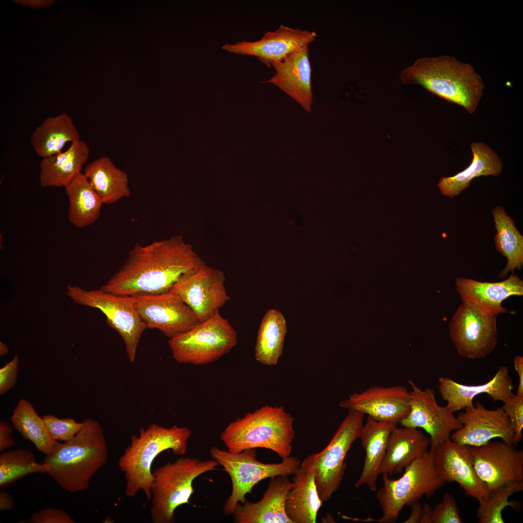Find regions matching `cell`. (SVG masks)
Wrapping results in <instances>:
<instances>
[{
    "mask_svg": "<svg viewBox=\"0 0 523 523\" xmlns=\"http://www.w3.org/2000/svg\"><path fill=\"white\" fill-rule=\"evenodd\" d=\"M19 358L15 355L0 369V394L2 395L15 385L18 371Z\"/></svg>",
    "mask_w": 523,
    "mask_h": 523,
    "instance_id": "42",
    "label": "cell"
},
{
    "mask_svg": "<svg viewBox=\"0 0 523 523\" xmlns=\"http://www.w3.org/2000/svg\"><path fill=\"white\" fill-rule=\"evenodd\" d=\"M434 468L445 482H457L465 494L478 502L489 493L484 483L477 477L464 446L449 439L432 452Z\"/></svg>",
    "mask_w": 523,
    "mask_h": 523,
    "instance_id": "21",
    "label": "cell"
},
{
    "mask_svg": "<svg viewBox=\"0 0 523 523\" xmlns=\"http://www.w3.org/2000/svg\"><path fill=\"white\" fill-rule=\"evenodd\" d=\"M474 470L489 491L523 482V451L503 441L480 446H464Z\"/></svg>",
    "mask_w": 523,
    "mask_h": 523,
    "instance_id": "13",
    "label": "cell"
},
{
    "mask_svg": "<svg viewBox=\"0 0 523 523\" xmlns=\"http://www.w3.org/2000/svg\"><path fill=\"white\" fill-rule=\"evenodd\" d=\"M382 475L383 486L377 490L376 498L381 508L382 516L378 519L368 517L359 520L379 523H395L405 506L411 507L424 495L431 498L446 483L436 472L433 453L428 450L407 466L399 478L392 479L387 474Z\"/></svg>",
    "mask_w": 523,
    "mask_h": 523,
    "instance_id": "7",
    "label": "cell"
},
{
    "mask_svg": "<svg viewBox=\"0 0 523 523\" xmlns=\"http://www.w3.org/2000/svg\"><path fill=\"white\" fill-rule=\"evenodd\" d=\"M210 453L231 478V493L223 508L226 515L232 514L237 505L246 500V495L251 493L260 481L279 476L293 475L301 463L299 459L291 456L279 463H263L257 460L256 448L234 453L212 446Z\"/></svg>",
    "mask_w": 523,
    "mask_h": 523,
    "instance_id": "8",
    "label": "cell"
},
{
    "mask_svg": "<svg viewBox=\"0 0 523 523\" xmlns=\"http://www.w3.org/2000/svg\"><path fill=\"white\" fill-rule=\"evenodd\" d=\"M286 332V323L282 313L276 309H268L258 330L256 359L264 365H276L282 353Z\"/></svg>",
    "mask_w": 523,
    "mask_h": 523,
    "instance_id": "34",
    "label": "cell"
},
{
    "mask_svg": "<svg viewBox=\"0 0 523 523\" xmlns=\"http://www.w3.org/2000/svg\"><path fill=\"white\" fill-rule=\"evenodd\" d=\"M14 506V498L7 491L1 490L0 491V510L9 511Z\"/></svg>",
    "mask_w": 523,
    "mask_h": 523,
    "instance_id": "45",
    "label": "cell"
},
{
    "mask_svg": "<svg viewBox=\"0 0 523 523\" xmlns=\"http://www.w3.org/2000/svg\"><path fill=\"white\" fill-rule=\"evenodd\" d=\"M294 419L282 406L266 405L229 423L220 438L231 452L264 448L285 458L292 450Z\"/></svg>",
    "mask_w": 523,
    "mask_h": 523,
    "instance_id": "5",
    "label": "cell"
},
{
    "mask_svg": "<svg viewBox=\"0 0 523 523\" xmlns=\"http://www.w3.org/2000/svg\"><path fill=\"white\" fill-rule=\"evenodd\" d=\"M69 201L68 217L75 227L93 224L100 216L103 203L84 173L77 175L65 187Z\"/></svg>",
    "mask_w": 523,
    "mask_h": 523,
    "instance_id": "33",
    "label": "cell"
},
{
    "mask_svg": "<svg viewBox=\"0 0 523 523\" xmlns=\"http://www.w3.org/2000/svg\"><path fill=\"white\" fill-rule=\"evenodd\" d=\"M502 407L514 431L516 446L523 437V396L513 395Z\"/></svg>",
    "mask_w": 523,
    "mask_h": 523,
    "instance_id": "40",
    "label": "cell"
},
{
    "mask_svg": "<svg viewBox=\"0 0 523 523\" xmlns=\"http://www.w3.org/2000/svg\"><path fill=\"white\" fill-rule=\"evenodd\" d=\"M455 286L462 303L488 316L509 312L502 302L511 296L523 295V281L514 273L495 282L456 277Z\"/></svg>",
    "mask_w": 523,
    "mask_h": 523,
    "instance_id": "20",
    "label": "cell"
},
{
    "mask_svg": "<svg viewBox=\"0 0 523 523\" xmlns=\"http://www.w3.org/2000/svg\"><path fill=\"white\" fill-rule=\"evenodd\" d=\"M11 421L13 428L25 439L31 441L40 452L47 455L53 450L58 441L52 438L43 418L38 415L33 406L27 400L21 399L18 401Z\"/></svg>",
    "mask_w": 523,
    "mask_h": 523,
    "instance_id": "35",
    "label": "cell"
},
{
    "mask_svg": "<svg viewBox=\"0 0 523 523\" xmlns=\"http://www.w3.org/2000/svg\"><path fill=\"white\" fill-rule=\"evenodd\" d=\"M400 78L404 84L419 85L470 113L475 111L484 89L472 65L449 56L419 59L402 71Z\"/></svg>",
    "mask_w": 523,
    "mask_h": 523,
    "instance_id": "3",
    "label": "cell"
},
{
    "mask_svg": "<svg viewBox=\"0 0 523 523\" xmlns=\"http://www.w3.org/2000/svg\"><path fill=\"white\" fill-rule=\"evenodd\" d=\"M513 362L514 369L519 376V385L516 395L523 396V357L520 355H516Z\"/></svg>",
    "mask_w": 523,
    "mask_h": 523,
    "instance_id": "44",
    "label": "cell"
},
{
    "mask_svg": "<svg viewBox=\"0 0 523 523\" xmlns=\"http://www.w3.org/2000/svg\"><path fill=\"white\" fill-rule=\"evenodd\" d=\"M46 464L36 461L31 451L17 449L3 451L0 455V487L3 488L28 475L47 473Z\"/></svg>",
    "mask_w": 523,
    "mask_h": 523,
    "instance_id": "36",
    "label": "cell"
},
{
    "mask_svg": "<svg viewBox=\"0 0 523 523\" xmlns=\"http://www.w3.org/2000/svg\"><path fill=\"white\" fill-rule=\"evenodd\" d=\"M67 294L77 304L98 308L107 317V323L123 339L128 357L135 360L137 347L147 328L142 320L131 296L117 295L101 290L87 291L68 286Z\"/></svg>",
    "mask_w": 523,
    "mask_h": 523,
    "instance_id": "10",
    "label": "cell"
},
{
    "mask_svg": "<svg viewBox=\"0 0 523 523\" xmlns=\"http://www.w3.org/2000/svg\"><path fill=\"white\" fill-rule=\"evenodd\" d=\"M83 173L104 204H112L130 196L127 173L118 168L107 156H102L88 164Z\"/></svg>",
    "mask_w": 523,
    "mask_h": 523,
    "instance_id": "30",
    "label": "cell"
},
{
    "mask_svg": "<svg viewBox=\"0 0 523 523\" xmlns=\"http://www.w3.org/2000/svg\"><path fill=\"white\" fill-rule=\"evenodd\" d=\"M317 34L314 31L293 29L283 25L273 31H267L253 42L239 41L225 44L222 49L237 55L256 57L266 66L281 61L288 55L314 42Z\"/></svg>",
    "mask_w": 523,
    "mask_h": 523,
    "instance_id": "19",
    "label": "cell"
},
{
    "mask_svg": "<svg viewBox=\"0 0 523 523\" xmlns=\"http://www.w3.org/2000/svg\"><path fill=\"white\" fill-rule=\"evenodd\" d=\"M47 430L52 438L67 441L73 438L81 430L83 423L71 418H59L53 415L43 416Z\"/></svg>",
    "mask_w": 523,
    "mask_h": 523,
    "instance_id": "38",
    "label": "cell"
},
{
    "mask_svg": "<svg viewBox=\"0 0 523 523\" xmlns=\"http://www.w3.org/2000/svg\"><path fill=\"white\" fill-rule=\"evenodd\" d=\"M90 153L83 141L71 143L69 148L49 157L40 163L39 181L43 187H65L81 173Z\"/></svg>",
    "mask_w": 523,
    "mask_h": 523,
    "instance_id": "29",
    "label": "cell"
},
{
    "mask_svg": "<svg viewBox=\"0 0 523 523\" xmlns=\"http://www.w3.org/2000/svg\"><path fill=\"white\" fill-rule=\"evenodd\" d=\"M497 316L484 315L461 303L448 324L449 336L458 354L469 359H483L497 344Z\"/></svg>",
    "mask_w": 523,
    "mask_h": 523,
    "instance_id": "12",
    "label": "cell"
},
{
    "mask_svg": "<svg viewBox=\"0 0 523 523\" xmlns=\"http://www.w3.org/2000/svg\"><path fill=\"white\" fill-rule=\"evenodd\" d=\"M225 280L223 271L205 264L179 281L170 291L179 296L203 322L219 312L230 300Z\"/></svg>",
    "mask_w": 523,
    "mask_h": 523,
    "instance_id": "16",
    "label": "cell"
},
{
    "mask_svg": "<svg viewBox=\"0 0 523 523\" xmlns=\"http://www.w3.org/2000/svg\"><path fill=\"white\" fill-rule=\"evenodd\" d=\"M408 382L412 388L410 411L400 423L401 426L424 429L430 435V451L432 452L450 439L452 433L461 428L462 424L446 405L437 403L433 389L426 387L422 390L411 380Z\"/></svg>",
    "mask_w": 523,
    "mask_h": 523,
    "instance_id": "14",
    "label": "cell"
},
{
    "mask_svg": "<svg viewBox=\"0 0 523 523\" xmlns=\"http://www.w3.org/2000/svg\"><path fill=\"white\" fill-rule=\"evenodd\" d=\"M237 344L236 330L219 311L169 341L176 362L194 365L215 362L228 354Z\"/></svg>",
    "mask_w": 523,
    "mask_h": 523,
    "instance_id": "9",
    "label": "cell"
},
{
    "mask_svg": "<svg viewBox=\"0 0 523 523\" xmlns=\"http://www.w3.org/2000/svg\"><path fill=\"white\" fill-rule=\"evenodd\" d=\"M192 431L186 427H164L155 423L141 428L131 436L129 444L118 460V467L124 475L125 494L134 497L143 491L150 501L153 479L152 465L161 453L171 450L174 455L187 452Z\"/></svg>",
    "mask_w": 523,
    "mask_h": 523,
    "instance_id": "4",
    "label": "cell"
},
{
    "mask_svg": "<svg viewBox=\"0 0 523 523\" xmlns=\"http://www.w3.org/2000/svg\"><path fill=\"white\" fill-rule=\"evenodd\" d=\"M411 507L410 515L404 523H420L422 513V505L417 502L413 504Z\"/></svg>",
    "mask_w": 523,
    "mask_h": 523,
    "instance_id": "46",
    "label": "cell"
},
{
    "mask_svg": "<svg viewBox=\"0 0 523 523\" xmlns=\"http://www.w3.org/2000/svg\"><path fill=\"white\" fill-rule=\"evenodd\" d=\"M25 3L26 5H28L31 7H40L47 6L52 3V1L50 0H25L21 1V3Z\"/></svg>",
    "mask_w": 523,
    "mask_h": 523,
    "instance_id": "48",
    "label": "cell"
},
{
    "mask_svg": "<svg viewBox=\"0 0 523 523\" xmlns=\"http://www.w3.org/2000/svg\"><path fill=\"white\" fill-rule=\"evenodd\" d=\"M438 392L447 406L453 413L474 404L475 397L487 394L493 401L504 403L512 396L514 387L509 369L501 366L495 374L487 383L478 385H466L458 383L447 377H440Z\"/></svg>",
    "mask_w": 523,
    "mask_h": 523,
    "instance_id": "23",
    "label": "cell"
},
{
    "mask_svg": "<svg viewBox=\"0 0 523 523\" xmlns=\"http://www.w3.org/2000/svg\"><path fill=\"white\" fill-rule=\"evenodd\" d=\"M364 415L349 411L329 444L321 452L309 455L318 495L323 502L329 499L341 485L346 468L345 459L359 438Z\"/></svg>",
    "mask_w": 523,
    "mask_h": 523,
    "instance_id": "11",
    "label": "cell"
},
{
    "mask_svg": "<svg viewBox=\"0 0 523 523\" xmlns=\"http://www.w3.org/2000/svg\"><path fill=\"white\" fill-rule=\"evenodd\" d=\"M473 159L470 165L450 177H442L438 186L443 195L450 198L458 196L467 188L471 181L480 176H498L503 164L494 150L481 142L471 144Z\"/></svg>",
    "mask_w": 523,
    "mask_h": 523,
    "instance_id": "28",
    "label": "cell"
},
{
    "mask_svg": "<svg viewBox=\"0 0 523 523\" xmlns=\"http://www.w3.org/2000/svg\"><path fill=\"white\" fill-rule=\"evenodd\" d=\"M464 409L457 416L462 426L452 433L451 440L462 446H480L499 438L514 446V431L502 407L489 410L477 401Z\"/></svg>",
    "mask_w": 523,
    "mask_h": 523,
    "instance_id": "17",
    "label": "cell"
},
{
    "mask_svg": "<svg viewBox=\"0 0 523 523\" xmlns=\"http://www.w3.org/2000/svg\"><path fill=\"white\" fill-rule=\"evenodd\" d=\"M293 486L285 501V511L292 523H315L323 502L317 492L312 461L305 459L293 474Z\"/></svg>",
    "mask_w": 523,
    "mask_h": 523,
    "instance_id": "25",
    "label": "cell"
},
{
    "mask_svg": "<svg viewBox=\"0 0 523 523\" xmlns=\"http://www.w3.org/2000/svg\"><path fill=\"white\" fill-rule=\"evenodd\" d=\"M432 523H462L460 510L453 495L446 492L442 501L433 508Z\"/></svg>",
    "mask_w": 523,
    "mask_h": 523,
    "instance_id": "39",
    "label": "cell"
},
{
    "mask_svg": "<svg viewBox=\"0 0 523 523\" xmlns=\"http://www.w3.org/2000/svg\"><path fill=\"white\" fill-rule=\"evenodd\" d=\"M79 432L63 443L58 442L46 455L47 474L64 490H87L93 475L107 462L108 446L103 430L96 420L86 418Z\"/></svg>",
    "mask_w": 523,
    "mask_h": 523,
    "instance_id": "2",
    "label": "cell"
},
{
    "mask_svg": "<svg viewBox=\"0 0 523 523\" xmlns=\"http://www.w3.org/2000/svg\"><path fill=\"white\" fill-rule=\"evenodd\" d=\"M411 396L406 387L371 386L341 401L340 407L367 414L379 421L400 423L410 411Z\"/></svg>",
    "mask_w": 523,
    "mask_h": 523,
    "instance_id": "18",
    "label": "cell"
},
{
    "mask_svg": "<svg viewBox=\"0 0 523 523\" xmlns=\"http://www.w3.org/2000/svg\"><path fill=\"white\" fill-rule=\"evenodd\" d=\"M397 423L379 421L369 416L361 428L359 438L366 455L361 475L355 483L356 488L366 485L377 491V480L385 455L389 435Z\"/></svg>",
    "mask_w": 523,
    "mask_h": 523,
    "instance_id": "26",
    "label": "cell"
},
{
    "mask_svg": "<svg viewBox=\"0 0 523 523\" xmlns=\"http://www.w3.org/2000/svg\"><path fill=\"white\" fill-rule=\"evenodd\" d=\"M214 459L180 457L152 472L150 515L154 523H173L179 506L189 504L194 493V480L201 474L216 469Z\"/></svg>",
    "mask_w": 523,
    "mask_h": 523,
    "instance_id": "6",
    "label": "cell"
},
{
    "mask_svg": "<svg viewBox=\"0 0 523 523\" xmlns=\"http://www.w3.org/2000/svg\"><path fill=\"white\" fill-rule=\"evenodd\" d=\"M433 508L429 503L422 505V513L420 523H432L431 516Z\"/></svg>",
    "mask_w": 523,
    "mask_h": 523,
    "instance_id": "47",
    "label": "cell"
},
{
    "mask_svg": "<svg viewBox=\"0 0 523 523\" xmlns=\"http://www.w3.org/2000/svg\"><path fill=\"white\" fill-rule=\"evenodd\" d=\"M309 56V45H306L281 61L272 63L271 66L275 69V74L269 80L262 82L277 86L308 113L311 111L313 102Z\"/></svg>",
    "mask_w": 523,
    "mask_h": 523,
    "instance_id": "22",
    "label": "cell"
},
{
    "mask_svg": "<svg viewBox=\"0 0 523 523\" xmlns=\"http://www.w3.org/2000/svg\"><path fill=\"white\" fill-rule=\"evenodd\" d=\"M8 349L5 344L0 342V355H5L8 353Z\"/></svg>",
    "mask_w": 523,
    "mask_h": 523,
    "instance_id": "49",
    "label": "cell"
},
{
    "mask_svg": "<svg viewBox=\"0 0 523 523\" xmlns=\"http://www.w3.org/2000/svg\"><path fill=\"white\" fill-rule=\"evenodd\" d=\"M79 138L72 118L63 112L45 119L33 131L31 142L36 154L43 158L61 152L67 142Z\"/></svg>",
    "mask_w": 523,
    "mask_h": 523,
    "instance_id": "31",
    "label": "cell"
},
{
    "mask_svg": "<svg viewBox=\"0 0 523 523\" xmlns=\"http://www.w3.org/2000/svg\"><path fill=\"white\" fill-rule=\"evenodd\" d=\"M523 490V482H513L503 485L489 491L484 498L478 502L477 517L479 523H504L502 511L505 508L511 507L517 511L521 504L516 500L508 498L513 494Z\"/></svg>",
    "mask_w": 523,
    "mask_h": 523,
    "instance_id": "37",
    "label": "cell"
},
{
    "mask_svg": "<svg viewBox=\"0 0 523 523\" xmlns=\"http://www.w3.org/2000/svg\"><path fill=\"white\" fill-rule=\"evenodd\" d=\"M293 484L288 476L270 478L262 499L257 502L246 500L238 503L233 512L236 523H292L285 511V501Z\"/></svg>",
    "mask_w": 523,
    "mask_h": 523,
    "instance_id": "24",
    "label": "cell"
},
{
    "mask_svg": "<svg viewBox=\"0 0 523 523\" xmlns=\"http://www.w3.org/2000/svg\"><path fill=\"white\" fill-rule=\"evenodd\" d=\"M430 438L417 428L396 426L388 439L381 475L389 476L402 472L403 469L427 450Z\"/></svg>",
    "mask_w": 523,
    "mask_h": 523,
    "instance_id": "27",
    "label": "cell"
},
{
    "mask_svg": "<svg viewBox=\"0 0 523 523\" xmlns=\"http://www.w3.org/2000/svg\"><path fill=\"white\" fill-rule=\"evenodd\" d=\"M206 264L181 236L136 244L123 266L100 290L117 295L164 293Z\"/></svg>",
    "mask_w": 523,
    "mask_h": 523,
    "instance_id": "1",
    "label": "cell"
},
{
    "mask_svg": "<svg viewBox=\"0 0 523 523\" xmlns=\"http://www.w3.org/2000/svg\"><path fill=\"white\" fill-rule=\"evenodd\" d=\"M30 523H75L66 512L60 509L47 508L32 514Z\"/></svg>",
    "mask_w": 523,
    "mask_h": 523,
    "instance_id": "41",
    "label": "cell"
},
{
    "mask_svg": "<svg viewBox=\"0 0 523 523\" xmlns=\"http://www.w3.org/2000/svg\"><path fill=\"white\" fill-rule=\"evenodd\" d=\"M13 427L4 421L0 422V451L3 452L15 444L12 437Z\"/></svg>",
    "mask_w": 523,
    "mask_h": 523,
    "instance_id": "43",
    "label": "cell"
},
{
    "mask_svg": "<svg viewBox=\"0 0 523 523\" xmlns=\"http://www.w3.org/2000/svg\"><path fill=\"white\" fill-rule=\"evenodd\" d=\"M497 232L494 239L496 250L507 258L508 262L498 277L504 279L509 272L520 270L523 266V236L505 209L497 206L492 210Z\"/></svg>",
    "mask_w": 523,
    "mask_h": 523,
    "instance_id": "32",
    "label": "cell"
},
{
    "mask_svg": "<svg viewBox=\"0 0 523 523\" xmlns=\"http://www.w3.org/2000/svg\"><path fill=\"white\" fill-rule=\"evenodd\" d=\"M132 297L147 328L157 329L169 338L190 330L201 322L192 309L172 292Z\"/></svg>",
    "mask_w": 523,
    "mask_h": 523,
    "instance_id": "15",
    "label": "cell"
}]
</instances>
